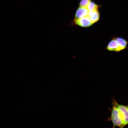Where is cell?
I'll list each match as a JSON object with an SVG mask.
<instances>
[{
    "instance_id": "1",
    "label": "cell",
    "mask_w": 128,
    "mask_h": 128,
    "mask_svg": "<svg viewBox=\"0 0 128 128\" xmlns=\"http://www.w3.org/2000/svg\"><path fill=\"white\" fill-rule=\"evenodd\" d=\"M127 43L124 39L118 37L110 41L107 45L106 48L109 51H119L125 48Z\"/></svg>"
},
{
    "instance_id": "2",
    "label": "cell",
    "mask_w": 128,
    "mask_h": 128,
    "mask_svg": "<svg viewBox=\"0 0 128 128\" xmlns=\"http://www.w3.org/2000/svg\"><path fill=\"white\" fill-rule=\"evenodd\" d=\"M110 119L114 127H124L123 120L118 109L114 104L112 108Z\"/></svg>"
},
{
    "instance_id": "3",
    "label": "cell",
    "mask_w": 128,
    "mask_h": 128,
    "mask_svg": "<svg viewBox=\"0 0 128 128\" xmlns=\"http://www.w3.org/2000/svg\"><path fill=\"white\" fill-rule=\"evenodd\" d=\"M114 103L120 113L124 127L128 124V109L127 106L118 104L116 103Z\"/></svg>"
},
{
    "instance_id": "4",
    "label": "cell",
    "mask_w": 128,
    "mask_h": 128,
    "mask_svg": "<svg viewBox=\"0 0 128 128\" xmlns=\"http://www.w3.org/2000/svg\"><path fill=\"white\" fill-rule=\"evenodd\" d=\"M74 22L77 25L83 27H89L93 24L87 16L80 19L74 20Z\"/></svg>"
},
{
    "instance_id": "5",
    "label": "cell",
    "mask_w": 128,
    "mask_h": 128,
    "mask_svg": "<svg viewBox=\"0 0 128 128\" xmlns=\"http://www.w3.org/2000/svg\"><path fill=\"white\" fill-rule=\"evenodd\" d=\"M88 12L86 7H80L76 11L74 20L80 19L87 16Z\"/></svg>"
},
{
    "instance_id": "6",
    "label": "cell",
    "mask_w": 128,
    "mask_h": 128,
    "mask_svg": "<svg viewBox=\"0 0 128 128\" xmlns=\"http://www.w3.org/2000/svg\"><path fill=\"white\" fill-rule=\"evenodd\" d=\"M87 16L93 23L97 22L100 17L99 13L97 10L89 11Z\"/></svg>"
},
{
    "instance_id": "7",
    "label": "cell",
    "mask_w": 128,
    "mask_h": 128,
    "mask_svg": "<svg viewBox=\"0 0 128 128\" xmlns=\"http://www.w3.org/2000/svg\"><path fill=\"white\" fill-rule=\"evenodd\" d=\"M99 6L94 2L91 1L88 5L86 7L88 11L97 10Z\"/></svg>"
},
{
    "instance_id": "8",
    "label": "cell",
    "mask_w": 128,
    "mask_h": 128,
    "mask_svg": "<svg viewBox=\"0 0 128 128\" xmlns=\"http://www.w3.org/2000/svg\"><path fill=\"white\" fill-rule=\"evenodd\" d=\"M91 1V0H81L79 4L80 6L86 7Z\"/></svg>"
},
{
    "instance_id": "9",
    "label": "cell",
    "mask_w": 128,
    "mask_h": 128,
    "mask_svg": "<svg viewBox=\"0 0 128 128\" xmlns=\"http://www.w3.org/2000/svg\"><path fill=\"white\" fill-rule=\"evenodd\" d=\"M127 108H128V105L127 106Z\"/></svg>"
}]
</instances>
